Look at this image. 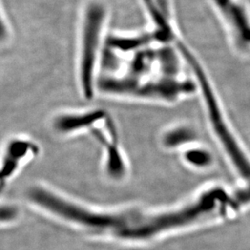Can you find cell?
<instances>
[{
    "mask_svg": "<svg viewBox=\"0 0 250 250\" xmlns=\"http://www.w3.org/2000/svg\"><path fill=\"white\" fill-rule=\"evenodd\" d=\"M250 202V187L246 189H241L240 191L236 193V195L234 196L232 199L229 200V205L235 208L239 206L243 205L246 203Z\"/></svg>",
    "mask_w": 250,
    "mask_h": 250,
    "instance_id": "cell-9",
    "label": "cell"
},
{
    "mask_svg": "<svg viewBox=\"0 0 250 250\" xmlns=\"http://www.w3.org/2000/svg\"><path fill=\"white\" fill-rule=\"evenodd\" d=\"M106 113L101 109L83 112L60 113L54 119L55 130L62 134L77 132L80 130H94L97 123L107 120Z\"/></svg>",
    "mask_w": 250,
    "mask_h": 250,
    "instance_id": "cell-5",
    "label": "cell"
},
{
    "mask_svg": "<svg viewBox=\"0 0 250 250\" xmlns=\"http://www.w3.org/2000/svg\"><path fill=\"white\" fill-rule=\"evenodd\" d=\"M227 26L234 46L241 52H250V13L236 0H213Z\"/></svg>",
    "mask_w": 250,
    "mask_h": 250,
    "instance_id": "cell-4",
    "label": "cell"
},
{
    "mask_svg": "<svg viewBox=\"0 0 250 250\" xmlns=\"http://www.w3.org/2000/svg\"><path fill=\"white\" fill-rule=\"evenodd\" d=\"M190 69L202 95L203 106L214 132L236 168L246 179L250 180V163L231 132L227 115L214 86L199 60L193 62Z\"/></svg>",
    "mask_w": 250,
    "mask_h": 250,
    "instance_id": "cell-2",
    "label": "cell"
},
{
    "mask_svg": "<svg viewBox=\"0 0 250 250\" xmlns=\"http://www.w3.org/2000/svg\"><path fill=\"white\" fill-rule=\"evenodd\" d=\"M185 157L189 163L199 167L209 166L212 161V157L210 156V154L203 149L197 148L189 150L186 153Z\"/></svg>",
    "mask_w": 250,
    "mask_h": 250,
    "instance_id": "cell-8",
    "label": "cell"
},
{
    "mask_svg": "<svg viewBox=\"0 0 250 250\" xmlns=\"http://www.w3.org/2000/svg\"><path fill=\"white\" fill-rule=\"evenodd\" d=\"M196 137L197 134L193 128L188 125H180L167 130L164 136L163 142L167 147H176L190 143Z\"/></svg>",
    "mask_w": 250,
    "mask_h": 250,
    "instance_id": "cell-7",
    "label": "cell"
},
{
    "mask_svg": "<svg viewBox=\"0 0 250 250\" xmlns=\"http://www.w3.org/2000/svg\"><path fill=\"white\" fill-rule=\"evenodd\" d=\"M107 11L98 2H90L83 13L79 54V82L83 97L92 99L97 89V71L104 50Z\"/></svg>",
    "mask_w": 250,
    "mask_h": 250,
    "instance_id": "cell-1",
    "label": "cell"
},
{
    "mask_svg": "<svg viewBox=\"0 0 250 250\" xmlns=\"http://www.w3.org/2000/svg\"><path fill=\"white\" fill-rule=\"evenodd\" d=\"M198 91L196 81L182 77L151 76L138 85L135 98L162 103H174Z\"/></svg>",
    "mask_w": 250,
    "mask_h": 250,
    "instance_id": "cell-3",
    "label": "cell"
},
{
    "mask_svg": "<svg viewBox=\"0 0 250 250\" xmlns=\"http://www.w3.org/2000/svg\"><path fill=\"white\" fill-rule=\"evenodd\" d=\"M37 147L33 143L24 139H14L10 142L6 150L4 166L2 172V179L4 177H9L19 162L28 155H33Z\"/></svg>",
    "mask_w": 250,
    "mask_h": 250,
    "instance_id": "cell-6",
    "label": "cell"
}]
</instances>
